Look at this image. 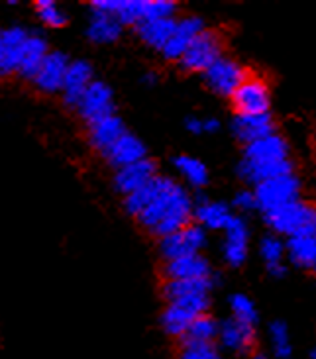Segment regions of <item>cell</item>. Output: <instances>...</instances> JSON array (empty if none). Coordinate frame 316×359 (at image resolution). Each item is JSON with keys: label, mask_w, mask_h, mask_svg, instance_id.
<instances>
[{"label": "cell", "mask_w": 316, "mask_h": 359, "mask_svg": "<svg viewBox=\"0 0 316 359\" xmlns=\"http://www.w3.org/2000/svg\"><path fill=\"white\" fill-rule=\"evenodd\" d=\"M145 81H147V83L152 85V83H155V75H152V73H147V75H145Z\"/></svg>", "instance_id": "cell-42"}, {"label": "cell", "mask_w": 316, "mask_h": 359, "mask_svg": "<svg viewBox=\"0 0 316 359\" xmlns=\"http://www.w3.org/2000/svg\"><path fill=\"white\" fill-rule=\"evenodd\" d=\"M263 214H265V222L269 224V228L281 236L291 238V236H298V233L316 232L315 206L301 201V198Z\"/></svg>", "instance_id": "cell-2"}, {"label": "cell", "mask_w": 316, "mask_h": 359, "mask_svg": "<svg viewBox=\"0 0 316 359\" xmlns=\"http://www.w3.org/2000/svg\"><path fill=\"white\" fill-rule=\"evenodd\" d=\"M48 53L49 49L46 39L39 38V36H28L24 51H22V59H20L18 75H22L24 79H34L36 71H38L41 61L46 59Z\"/></svg>", "instance_id": "cell-27"}, {"label": "cell", "mask_w": 316, "mask_h": 359, "mask_svg": "<svg viewBox=\"0 0 316 359\" xmlns=\"http://www.w3.org/2000/svg\"><path fill=\"white\" fill-rule=\"evenodd\" d=\"M218 340L226 350L246 353L251 350V346L256 341V330L249 324L230 318V320L218 324Z\"/></svg>", "instance_id": "cell-19"}, {"label": "cell", "mask_w": 316, "mask_h": 359, "mask_svg": "<svg viewBox=\"0 0 316 359\" xmlns=\"http://www.w3.org/2000/svg\"><path fill=\"white\" fill-rule=\"evenodd\" d=\"M285 255L289 262L301 269H315L316 265V232L291 236L285 243Z\"/></svg>", "instance_id": "cell-23"}, {"label": "cell", "mask_w": 316, "mask_h": 359, "mask_svg": "<svg viewBox=\"0 0 316 359\" xmlns=\"http://www.w3.org/2000/svg\"><path fill=\"white\" fill-rule=\"evenodd\" d=\"M36 12H38L39 20L46 26H49V28H61V26L67 24L65 12L59 8L55 2H51V0H39V2H36Z\"/></svg>", "instance_id": "cell-34"}, {"label": "cell", "mask_w": 316, "mask_h": 359, "mask_svg": "<svg viewBox=\"0 0 316 359\" xmlns=\"http://www.w3.org/2000/svg\"><path fill=\"white\" fill-rule=\"evenodd\" d=\"M79 116L85 120L86 124H95L103 118L114 114V93L103 81H93L85 95L81 97L77 104Z\"/></svg>", "instance_id": "cell-7"}, {"label": "cell", "mask_w": 316, "mask_h": 359, "mask_svg": "<svg viewBox=\"0 0 316 359\" xmlns=\"http://www.w3.org/2000/svg\"><path fill=\"white\" fill-rule=\"evenodd\" d=\"M226 238H224V259L230 267H242L248 259V240L249 230L248 224L244 222L239 216H232L230 222L224 228Z\"/></svg>", "instance_id": "cell-14"}, {"label": "cell", "mask_w": 316, "mask_h": 359, "mask_svg": "<svg viewBox=\"0 0 316 359\" xmlns=\"http://www.w3.org/2000/svg\"><path fill=\"white\" fill-rule=\"evenodd\" d=\"M222 51H224V41L220 34L212 29H202L183 53L179 63L187 73H201V71L204 73L216 59L222 57Z\"/></svg>", "instance_id": "cell-4"}, {"label": "cell", "mask_w": 316, "mask_h": 359, "mask_svg": "<svg viewBox=\"0 0 316 359\" xmlns=\"http://www.w3.org/2000/svg\"><path fill=\"white\" fill-rule=\"evenodd\" d=\"M310 359H316V351L315 350L310 351Z\"/></svg>", "instance_id": "cell-44"}, {"label": "cell", "mask_w": 316, "mask_h": 359, "mask_svg": "<svg viewBox=\"0 0 316 359\" xmlns=\"http://www.w3.org/2000/svg\"><path fill=\"white\" fill-rule=\"evenodd\" d=\"M0 34H2V32H0Z\"/></svg>", "instance_id": "cell-45"}, {"label": "cell", "mask_w": 316, "mask_h": 359, "mask_svg": "<svg viewBox=\"0 0 316 359\" xmlns=\"http://www.w3.org/2000/svg\"><path fill=\"white\" fill-rule=\"evenodd\" d=\"M145 0H120L114 12V18L120 22V26H138L144 22Z\"/></svg>", "instance_id": "cell-31"}, {"label": "cell", "mask_w": 316, "mask_h": 359, "mask_svg": "<svg viewBox=\"0 0 316 359\" xmlns=\"http://www.w3.org/2000/svg\"><path fill=\"white\" fill-rule=\"evenodd\" d=\"M185 126H187V130H189L191 134H201V132H202V120H201V118H189V120L185 122Z\"/></svg>", "instance_id": "cell-39"}, {"label": "cell", "mask_w": 316, "mask_h": 359, "mask_svg": "<svg viewBox=\"0 0 316 359\" xmlns=\"http://www.w3.org/2000/svg\"><path fill=\"white\" fill-rule=\"evenodd\" d=\"M126 134L124 122L120 118L112 114V116L103 118L95 124L88 126V142L91 146L98 149L100 154H105L108 147L114 144L118 137H122Z\"/></svg>", "instance_id": "cell-22"}, {"label": "cell", "mask_w": 316, "mask_h": 359, "mask_svg": "<svg viewBox=\"0 0 316 359\" xmlns=\"http://www.w3.org/2000/svg\"><path fill=\"white\" fill-rule=\"evenodd\" d=\"M209 294H195V297H185L179 301L167 302L165 311L162 314L163 330L167 332L169 336H179L183 338L187 328L191 326V322L206 314L209 311Z\"/></svg>", "instance_id": "cell-3"}, {"label": "cell", "mask_w": 316, "mask_h": 359, "mask_svg": "<svg viewBox=\"0 0 316 359\" xmlns=\"http://www.w3.org/2000/svg\"><path fill=\"white\" fill-rule=\"evenodd\" d=\"M175 18H159V20H145L136 26L138 38L144 41L150 48L159 49L167 43V39L171 38L173 29H175Z\"/></svg>", "instance_id": "cell-25"}, {"label": "cell", "mask_w": 316, "mask_h": 359, "mask_svg": "<svg viewBox=\"0 0 316 359\" xmlns=\"http://www.w3.org/2000/svg\"><path fill=\"white\" fill-rule=\"evenodd\" d=\"M234 136L238 137L242 144H254L261 137L275 134V122L271 114H256V116H236L234 124Z\"/></svg>", "instance_id": "cell-20"}, {"label": "cell", "mask_w": 316, "mask_h": 359, "mask_svg": "<svg viewBox=\"0 0 316 359\" xmlns=\"http://www.w3.org/2000/svg\"><path fill=\"white\" fill-rule=\"evenodd\" d=\"M251 359H268V358H265V355H261V353H258V355H254Z\"/></svg>", "instance_id": "cell-43"}, {"label": "cell", "mask_w": 316, "mask_h": 359, "mask_svg": "<svg viewBox=\"0 0 316 359\" xmlns=\"http://www.w3.org/2000/svg\"><path fill=\"white\" fill-rule=\"evenodd\" d=\"M179 359H222L218 350L212 344H192L183 341V348L179 351Z\"/></svg>", "instance_id": "cell-36"}, {"label": "cell", "mask_w": 316, "mask_h": 359, "mask_svg": "<svg viewBox=\"0 0 316 359\" xmlns=\"http://www.w3.org/2000/svg\"><path fill=\"white\" fill-rule=\"evenodd\" d=\"M192 216L206 232V230H224L226 224L230 222L232 212L224 203H214L204 196H199L197 206H192Z\"/></svg>", "instance_id": "cell-21"}, {"label": "cell", "mask_w": 316, "mask_h": 359, "mask_svg": "<svg viewBox=\"0 0 316 359\" xmlns=\"http://www.w3.org/2000/svg\"><path fill=\"white\" fill-rule=\"evenodd\" d=\"M204 243H206V232L197 224H189L181 230L162 238L159 250H162L165 262H171V259H177V257L201 253Z\"/></svg>", "instance_id": "cell-8"}, {"label": "cell", "mask_w": 316, "mask_h": 359, "mask_svg": "<svg viewBox=\"0 0 316 359\" xmlns=\"http://www.w3.org/2000/svg\"><path fill=\"white\" fill-rule=\"evenodd\" d=\"M93 83V65L88 61L77 59V61H69L67 73L61 85L63 100L71 108H77L79 100L85 95L88 85Z\"/></svg>", "instance_id": "cell-15"}, {"label": "cell", "mask_w": 316, "mask_h": 359, "mask_svg": "<svg viewBox=\"0 0 316 359\" xmlns=\"http://www.w3.org/2000/svg\"><path fill=\"white\" fill-rule=\"evenodd\" d=\"M86 36L93 43L108 46V43H114L116 39L122 36V26L112 14L93 10V16L88 22V28H86Z\"/></svg>", "instance_id": "cell-24"}, {"label": "cell", "mask_w": 316, "mask_h": 359, "mask_svg": "<svg viewBox=\"0 0 316 359\" xmlns=\"http://www.w3.org/2000/svg\"><path fill=\"white\" fill-rule=\"evenodd\" d=\"M248 77V71L239 65L238 61L230 57L216 59L211 67L204 71V81L206 85L214 90L216 95L222 97H232L234 90L244 83V79Z\"/></svg>", "instance_id": "cell-9"}, {"label": "cell", "mask_w": 316, "mask_h": 359, "mask_svg": "<svg viewBox=\"0 0 316 359\" xmlns=\"http://www.w3.org/2000/svg\"><path fill=\"white\" fill-rule=\"evenodd\" d=\"M192 201L181 184L167 177L163 189L152 203L138 214V224L155 238H165L191 224Z\"/></svg>", "instance_id": "cell-1"}, {"label": "cell", "mask_w": 316, "mask_h": 359, "mask_svg": "<svg viewBox=\"0 0 316 359\" xmlns=\"http://www.w3.org/2000/svg\"><path fill=\"white\" fill-rule=\"evenodd\" d=\"M301 189H303L301 179L295 173H289V175L273 177V179L256 184L254 196H256L258 208H261L263 212H269L283 204L298 201Z\"/></svg>", "instance_id": "cell-5"}, {"label": "cell", "mask_w": 316, "mask_h": 359, "mask_svg": "<svg viewBox=\"0 0 316 359\" xmlns=\"http://www.w3.org/2000/svg\"><path fill=\"white\" fill-rule=\"evenodd\" d=\"M234 206L239 208L242 212H249V210H256L258 208V203H256V196H254V191H239L236 196H234Z\"/></svg>", "instance_id": "cell-38"}, {"label": "cell", "mask_w": 316, "mask_h": 359, "mask_svg": "<svg viewBox=\"0 0 316 359\" xmlns=\"http://www.w3.org/2000/svg\"><path fill=\"white\" fill-rule=\"evenodd\" d=\"M220 128V122L214 120V118H209V120H202V132H216Z\"/></svg>", "instance_id": "cell-40"}, {"label": "cell", "mask_w": 316, "mask_h": 359, "mask_svg": "<svg viewBox=\"0 0 316 359\" xmlns=\"http://www.w3.org/2000/svg\"><path fill=\"white\" fill-rule=\"evenodd\" d=\"M28 36L29 34L24 28H8L0 34V77H10L18 73L20 59Z\"/></svg>", "instance_id": "cell-13"}, {"label": "cell", "mask_w": 316, "mask_h": 359, "mask_svg": "<svg viewBox=\"0 0 316 359\" xmlns=\"http://www.w3.org/2000/svg\"><path fill=\"white\" fill-rule=\"evenodd\" d=\"M173 165L179 171V175L185 177V181L192 187H204L209 183V169L201 159L191 156H179L173 159Z\"/></svg>", "instance_id": "cell-29"}, {"label": "cell", "mask_w": 316, "mask_h": 359, "mask_svg": "<svg viewBox=\"0 0 316 359\" xmlns=\"http://www.w3.org/2000/svg\"><path fill=\"white\" fill-rule=\"evenodd\" d=\"M69 57L63 51H49L46 59L41 61V65L34 75V85L38 90L46 93V95H55L61 90L63 79L67 73Z\"/></svg>", "instance_id": "cell-10"}, {"label": "cell", "mask_w": 316, "mask_h": 359, "mask_svg": "<svg viewBox=\"0 0 316 359\" xmlns=\"http://www.w3.org/2000/svg\"><path fill=\"white\" fill-rule=\"evenodd\" d=\"M259 253H261L263 262L268 263V267L279 265V263H283V257H285V243L281 242L277 236H268L259 243Z\"/></svg>", "instance_id": "cell-35"}, {"label": "cell", "mask_w": 316, "mask_h": 359, "mask_svg": "<svg viewBox=\"0 0 316 359\" xmlns=\"http://www.w3.org/2000/svg\"><path fill=\"white\" fill-rule=\"evenodd\" d=\"M268 271L273 275V277H283L285 273H287V267L283 265V263H279V265H271V267H268Z\"/></svg>", "instance_id": "cell-41"}, {"label": "cell", "mask_w": 316, "mask_h": 359, "mask_svg": "<svg viewBox=\"0 0 316 359\" xmlns=\"http://www.w3.org/2000/svg\"><path fill=\"white\" fill-rule=\"evenodd\" d=\"M214 285L212 277L204 279H177V281H165L163 283V297L165 301H179L185 297H195V294H209Z\"/></svg>", "instance_id": "cell-26"}, {"label": "cell", "mask_w": 316, "mask_h": 359, "mask_svg": "<svg viewBox=\"0 0 316 359\" xmlns=\"http://www.w3.org/2000/svg\"><path fill=\"white\" fill-rule=\"evenodd\" d=\"M291 149H289L287 140L279 134H269V136L261 137L254 144L246 146L244 151V161L249 163H279V161H287Z\"/></svg>", "instance_id": "cell-12"}, {"label": "cell", "mask_w": 316, "mask_h": 359, "mask_svg": "<svg viewBox=\"0 0 316 359\" xmlns=\"http://www.w3.org/2000/svg\"><path fill=\"white\" fill-rule=\"evenodd\" d=\"M165 181H167V177L157 175L155 179H152L150 183L144 184L142 189H138L136 193L128 194L124 203L126 212L132 214V216H138V214L142 212L145 206H147V204L152 203L155 196H157V193L163 189Z\"/></svg>", "instance_id": "cell-28"}, {"label": "cell", "mask_w": 316, "mask_h": 359, "mask_svg": "<svg viewBox=\"0 0 316 359\" xmlns=\"http://www.w3.org/2000/svg\"><path fill=\"white\" fill-rule=\"evenodd\" d=\"M155 177H157V165H155V161L145 157L142 161H136L132 165L118 169L114 177V187L118 193L128 196V194L136 193L138 189H142Z\"/></svg>", "instance_id": "cell-16"}, {"label": "cell", "mask_w": 316, "mask_h": 359, "mask_svg": "<svg viewBox=\"0 0 316 359\" xmlns=\"http://www.w3.org/2000/svg\"><path fill=\"white\" fill-rule=\"evenodd\" d=\"M163 277L165 281H177V279H204L212 277L211 263L201 253H192L185 257H177L163 265Z\"/></svg>", "instance_id": "cell-17"}, {"label": "cell", "mask_w": 316, "mask_h": 359, "mask_svg": "<svg viewBox=\"0 0 316 359\" xmlns=\"http://www.w3.org/2000/svg\"><path fill=\"white\" fill-rule=\"evenodd\" d=\"M103 156H105L106 161L112 167H116V171H118V169H122V167H128L132 165V163H136V161L145 159V146L142 144V140H138L136 136L126 132L124 136L118 137Z\"/></svg>", "instance_id": "cell-18"}, {"label": "cell", "mask_w": 316, "mask_h": 359, "mask_svg": "<svg viewBox=\"0 0 316 359\" xmlns=\"http://www.w3.org/2000/svg\"><path fill=\"white\" fill-rule=\"evenodd\" d=\"M269 334H271V344H273V350L279 359H289L293 353L291 348V341H289V328L285 322H273L269 326Z\"/></svg>", "instance_id": "cell-33"}, {"label": "cell", "mask_w": 316, "mask_h": 359, "mask_svg": "<svg viewBox=\"0 0 316 359\" xmlns=\"http://www.w3.org/2000/svg\"><path fill=\"white\" fill-rule=\"evenodd\" d=\"M204 29V22L199 16H183L175 22L171 38L167 39V43L163 46V57L169 61H179L187 48L191 46V41Z\"/></svg>", "instance_id": "cell-11"}, {"label": "cell", "mask_w": 316, "mask_h": 359, "mask_svg": "<svg viewBox=\"0 0 316 359\" xmlns=\"http://www.w3.org/2000/svg\"><path fill=\"white\" fill-rule=\"evenodd\" d=\"M232 314H234V320L244 322V324H249V326H256L258 322V311H256V304L251 302L249 297L246 294H234L230 299Z\"/></svg>", "instance_id": "cell-32"}, {"label": "cell", "mask_w": 316, "mask_h": 359, "mask_svg": "<svg viewBox=\"0 0 316 359\" xmlns=\"http://www.w3.org/2000/svg\"><path fill=\"white\" fill-rule=\"evenodd\" d=\"M232 104L238 116H256V114H268L269 104H271V93H269L268 83L259 77L244 79L234 95H232Z\"/></svg>", "instance_id": "cell-6"}, {"label": "cell", "mask_w": 316, "mask_h": 359, "mask_svg": "<svg viewBox=\"0 0 316 359\" xmlns=\"http://www.w3.org/2000/svg\"><path fill=\"white\" fill-rule=\"evenodd\" d=\"M214 338H218V322L209 314H201L191 322L187 328L183 341H192V344H212Z\"/></svg>", "instance_id": "cell-30"}, {"label": "cell", "mask_w": 316, "mask_h": 359, "mask_svg": "<svg viewBox=\"0 0 316 359\" xmlns=\"http://www.w3.org/2000/svg\"><path fill=\"white\" fill-rule=\"evenodd\" d=\"M175 10H177V6L171 0H145L144 22L145 20L173 18Z\"/></svg>", "instance_id": "cell-37"}]
</instances>
